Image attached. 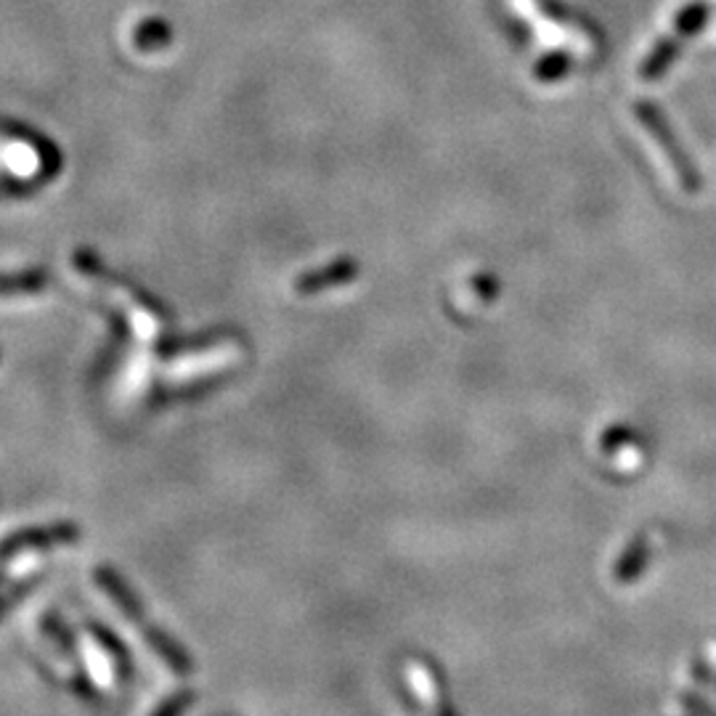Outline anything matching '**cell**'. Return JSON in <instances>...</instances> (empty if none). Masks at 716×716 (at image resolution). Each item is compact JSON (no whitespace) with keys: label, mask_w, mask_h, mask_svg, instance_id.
<instances>
[{"label":"cell","mask_w":716,"mask_h":716,"mask_svg":"<svg viewBox=\"0 0 716 716\" xmlns=\"http://www.w3.org/2000/svg\"><path fill=\"white\" fill-rule=\"evenodd\" d=\"M635 112H637L639 123H643L645 128H648L652 136H656L658 147L667 151L671 168H674L677 179H680L684 192H698V189H701L698 170H695V164L690 162V157L684 155V149L680 147V144H677L674 133H671L667 120H663V114L658 112L652 104H637Z\"/></svg>","instance_id":"obj_1"}]
</instances>
